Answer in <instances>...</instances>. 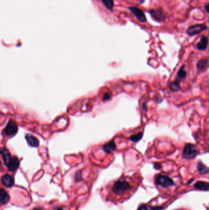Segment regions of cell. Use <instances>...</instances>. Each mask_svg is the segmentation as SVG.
<instances>
[{
	"label": "cell",
	"instance_id": "obj_13",
	"mask_svg": "<svg viewBox=\"0 0 209 210\" xmlns=\"http://www.w3.org/2000/svg\"><path fill=\"white\" fill-rule=\"evenodd\" d=\"M208 45V38L203 36L201 37L200 41L197 44L196 48L199 50H205Z\"/></svg>",
	"mask_w": 209,
	"mask_h": 210
},
{
	"label": "cell",
	"instance_id": "obj_4",
	"mask_svg": "<svg viewBox=\"0 0 209 210\" xmlns=\"http://www.w3.org/2000/svg\"><path fill=\"white\" fill-rule=\"evenodd\" d=\"M18 131L17 124L14 120H10L3 130L4 134L7 136H13L17 133Z\"/></svg>",
	"mask_w": 209,
	"mask_h": 210
},
{
	"label": "cell",
	"instance_id": "obj_21",
	"mask_svg": "<svg viewBox=\"0 0 209 210\" xmlns=\"http://www.w3.org/2000/svg\"><path fill=\"white\" fill-rule=\"evenodd\" d=\"M102 2L103 3V4H104L105 6L111 10L113 8V6H114V2H113V0H101Z\"/></svg>",
	"mask_w": 209,
	"mask_h": 210
},
{
	"label": "cell",
	"instance_id": "obj_2",
	"mask_svg": "<svg viewBox=\"0 0 209 210\" xmlns=\"http://www.w3.org/2000/svg\"><path fill=\"white\" fill-rule=\"evenodd\" d=\"M155 182L158 185L163 187H169L175 184L174 181L168 176L163 175H158L155 177Z\"/></svg>",
	"mask_w": 209,
	"mask_h": 210
},
{
	"label": "cell",
	"instance_id": "obj_26",
	"mask_svg": "<svg viewBox=\"0 0 209 210\" xmlns=\"http://www.w3.org/2000/svg\"><path fill=\"white\" fill-rule=\"evenodd\" d=\"M204 9L207 13H209V3H207L204 5Z\"/></svg>",
	"mask_w": 209,
	"mask_h": 210
},
{
	"label": "cell",
	"instance_id": "obj_29",
	"mask_svg": "<svg viewBox=\"0 0 209 210\" xmlns=\"http://www.w3.org/2000/svg\"><path fill=\"white\" fill-rule=\"evenodd\" d=\"M43 210L40 207H36V208H34L33 210Z\"/></svg>",
	"mask_w": 209,
	"mask_h": 210
},
{
	"label": "cell",
	"instance_id": "obj_12",
	"mask_svg": "<svg viewBox=\"0 0 209 210\" xmlns=\"http://www.w3.org/2000/svg\"><path fill=\"white\" fill-rule=\"evenodd\" d=\"M195 189L199 191H209V183L204 181H198L194 185Z\"/></svg>",
	"mask_w": 209,
	"mask_h": 210
},
{
	"label": "cell",
	"instance_id": "obj_7",
	"mask_svg": "<svg viewBox=\"0 0 209 210\" xmlns=\"http://www.w3.org/2000/svg\"><path fill=\"white\" fill-rule=\"evenodd\" d=\"M20 165V161L16 156H12L11 160L7 163V164L6 165L7 168V169L12 172H16Z\"/></svg>",
	"mask_w": 209,
	"mask_h": 210
},
{
	"label": "cell",
	"instance_id": "obj_6",
	"mask_svg": "<svg viewBox=\"0 0 209 210\" xmlns=\"http://www.w3.org/2000/svg\"><path fill=\"white\" fill-rule=\"evenodd\" d=\"M152 17L154 20L158 22H161L165 20L166 16L163 11V10L161 8H158L156 9H152L149 11Z\"/></svg>",
	"mask_w": 209,
	"mask_h": 210
},
{
	"label": "cell",
	"instance_id": "obj_1",
	"mask_svg": "<svg viewBox=\"0 0 209 210\" xmlns=\"http://www.w3.org/2000/svg\"><path fill=\"white\" fill-rule=\"evenodd\" d=\"M133 187V186L126 178H119L110 184L107 187L109 193L107 200L115 203V202H119L125 197L124 195L132 191Z\"/></svg>",
	"mask_w": 209,
	"mask_h": 210
},
{
	"label": "cell",
	"instance_id": "obj_8",
	"mask_svg": "<svg viewBox=\"0 0 209 210\" xmlns=\"http://www.w3.org/2000/svg\"><path fill=\"white\" fill-rule=\"evenodd\" d=\"M1 183L6 187L10 188L14 185V178L9 174L4 175L1 177Z\"/></svg>",
	"mask_w": 209,
	"mask_h": 210
},
{
	"label": "cell",
	"instance_id": "obj_17",
	"mask_svg": "<svg viewBox=\"0 0 209 210\" xmlns=\"http://www.w3.org/2000/svg\"><path fill=\"white\" fill-rule=\"evenodd\" d=\"M197 168L199 173L201 175H206L209 172V168L207 167L202 162H198Z\"/></svg>",
	"mask_w": 209,
	"mask_h": 210
},
{
	"label": "cell",
	"instance_id": "obj_24",
	"mask_svg": "<svg viewBox=\"0 0 209 210\" xmlns=\"http://www.w3.org/2000/svg\"><path fill=\"white\" fill-rule=\"evenodd\" d=\"M154 168L157 170H159L161 168V164H159L158 163H154Z\"/></svg>",
	"mask_w": 209,
	"mask_h": 210
},
{
	"label": "cell",
	"instance_id": "obj_14",
	"mask_svg": "<svg viewBox=\"0 0 209 210\" xmlns=\"http://www.w3.org/2000/svg\"><path fill=\"white\" fill-rule=\"evenodd\" d=\"M1 156H2V158L3 162L4 163V165H6L12 157V156L11 155V153L9 152V151L6 148L4 147L1 149Z\"/></svg>",
	"mask_w": 209,
	"mask_h": 210
},
{
	"label": "cell",
	"instance_id": "obj_5",
	"mask_svg": "<svg viewBox=\"0 0 209 210\" xmlns=\"http://www.w3.org/2000/svg\"><path fill=\"white\" fill-rule=\"evenodd\" d=\"M207 27L205 24H196L190 27L187 29V34L190 36H194L206 30Z\"/></svg>",
	"mask_w": 209,
	"mask_h": 210
},
{
	"label": "cell",
	"instance_id": "obj_9",
	"mask_svg": "<svg viewBox=\"0 0 209 210\" xmlns=\"http://www.w3.org/2000/svg\"><path fill=\"white\" fill-rule=\"evenodd\" d=\"M129 10L134 14V15L136 17V18L140 22H146V17L142 10L135 7L129 8Z\"/></svg>",
	"mask_w": 209,
	"mask_h": 210
},
{
	"label": "cell",
	"instance_id": "obj_25",
	"mask_svg": "<svg viewBox=\"0 0 209 210\" xmlns=\"http://www.w3.org/2000/svg\"><path fill=\"white\" fill-rule=\"evenodd\" d=\"M110 95H109L108 94H105L104 95V97H103V100L105 101V100H108L109 99H110Z\"/></svg>",
	"mask_w": 209,
	"mask_h": 210
},
{
	"label": "cell",
	"instance_id": "obj_3",
	"mask_svg": "<svg viewBox=\"0 0 209 210\" xmlns=\"http://www.w3.org/2000/svg\"><path fill=\"white\" fill-rule=\"evenodd\" d=\"M197 151L194 146L191 144H187L183 151V156L187 159H192L197 155Z\"/></svg>",
	"mask_w": 209,
	"mask_h": 210
},
{
	"label": "cell",
	"instance_id": "obj_20",
	"mask_svg": "<svg viewBox=\"0 0 209 210\" xmlns=\"http://www.w3.org/2000/svg\"><path fill=\"white\" fill-rule=\"evenodd\" d=\"M142 136H143V133L142 132H140V133H138L136 135H132L129 138V139H130L131 141H132L133 142H138V141H139V140H141V138H142Z\"/></svg>",
	"mask_w": 209,
	"mask_h": 210
},
{
	"label": "cell",
	"instance_id": "obj_11",
	"mask_svg": "<svg viewBox=\"0 0 209 210\" xmlns=\"http://www.w3.org/2000/svg\"><path fill=\"white\" fill-rule=\"evenodd\" d=\"M25 138L28 145L32 147H37L39 145V141L37 140V138L32 135H29V134L25 136Z\"/></svg>",
	"mask_w": 209,
	"mask_h": 210
},
{
	"label": "cell",
	"instance_id": "obj_23",
	"mask_svg": "<svg viewBox=\"0 0 209 210\" xmlns=\"http://www.w3.org/2000/svg\"><path fill=\"white\" fill-rule=\"evenodd\" d=\"M80 180H82V177H81V172L78 171L75 175V181L76 182H79Z\"/></svg>",
	"mask_w": 209,
	"mask_h": 210
},
{
	"label": "cell",
	"instance_id": "obj_27",
	"mask_svg": "<svg viewBox=\"0 0 209 210\" xmlns=\"http://www.w3.org/2000/svg\"><path fill=\"white\" fill-rule=\"evenodd\" d=\"M142 109H143V110L145 111H146V110H147V105H146V104L145 103H143V105H142Z\"/></svg>",
	"mask_w": 209,
	"mask_h": 210
},
{
	"label": "cell",
	"instance_id": "obj_22",
	"mask_svg": "<svg viewBox=\"0 0 209 210\" xmlns=\"http://www.w3.org/2000/svg\"><path fill=\"white\" fill-rule=\"evenodd\" d=\"M138 210H156V208L148 205H142L139 207Z\"/></svg>",
	"mask_w": 209,
	"mask_h": 210
},
{
	"label": "cell",
	"instance_id": "obj_19",
	"mask_svg": "<svg viewBox=\"0 0 209 210\" xmlns=\"http://www.w3.org/2000/svg\"><path fill=\"white\" fill-rule=\"evenodd\" d=\"M169 89L172 91H175L177 92L180 89V83L177 82V81H174L171 82L169 85Z\"/></svg>",
	"mask_w": 209,
	"mask_h": 210
},
{
	"label": "cell",
	"instance_id": "obj_16",
	"mask_svg": "<svg viewBox=\"0 0 209 210\" xmlns=\"http://www.w3.org/2000/svg\"><path fill=\"white\" fill-rule=\"evenodd\" d=\"M103 149L105 152L110 153L115 151V149H116L115 143L114 142V141H110L103 146Z\"/></svg>",
	"mask_w": 209,
	"mask_h": 210
},
{
	"label": "cell",
	"instance_id": "obj_28",
	"mask_svg": "<svg viewBox=\"0 0 209 210\" xmlns=\"http://www.w3.org/2000/svg\"><path fill=\"white\" fill-rule=\"evenodd\" d=\"M53 210H64L62 208L59 207H55L53 208Z\"/></svg>",
	"mask_w": 209,
	"mask_h": 210
},
{
	"label": "cell",
	"instance_id": "obj_18",
	"mask_svg": "<svg viewBox=\"0 0 209 210\" xmlns=\"http://www.w3.org/2000/svg\"><path fill=\"white\" fill-rule=\"evenodd\" d=\"M208 67V62L205 59H202L199 60L197 64V68L199 71H204L206 70Z\"/></svg>",
	"mask_w": 209,
	"mask_h": 210
},
{
	"label": "cell",
	"instance_id": "obj_10",
	"mask_svg": "<svg viewBox=\"0 0 209 210\" xmlns=\"http://www.w3.org/2000/svg\"><path fill=\"white\" fill-rule=\"evenodd\" d=\"M10 200V196L4 189H0V203L1 205L7 204Z\"/></svg>",
	"mask_w": 209,
	"mask_h": 210
},
{
	"label": "cell",
	"instance_id": "obj_15",
	"mask_svg": "<svg viewBox=\"0 0 209 210\" xmlns=\"http://www.w3.org/2000/svg\"><path fill=\"white\" fill-rule=\"evenodd\" d=\"M187 77V72L185 70V66L183 65L180 69L178 70L177 74V77L175 79V81L178 82H180L183 79L186 78Z\"/></svg>",
	"mask_w": 209,
	"mask_h": 210
}]
</instances>
